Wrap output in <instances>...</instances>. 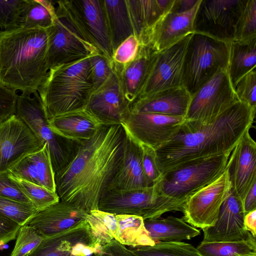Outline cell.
Here are the masks:
<instances>
[{
    "label": "cell",
    "mask_w": 256,
    "mask_h": 256,
    "mask_svg": "<svg viewBox=\"0 0 256 256\" xmlns=\"http://www.w3.org/2000/svg\"><path fill=\"white\" fill-rule=\"evenodd\" d=\"M142 154L140 144L126 132L122 160L108 190H126L150 186L143 170Z\"/></svg>",
    "instance_id": "22"
},
{
    "label": "cell",
    "mask_w": 256,
    "mask_h": 256,
    "mask_svg": "<svg viewBox=\"0 0 256 256\" xmlns=\"http://www.w3.org/2000/svg\"><path fill=\"white\" fill-rule=\"evenodd\" d=\"M238 101L228 69H222L191 96L184 118L208 123Z\"/></svg>",
    "instance_id": "11"
},
{
    "label": "cell",
    "mask_w": 256,
    "mask_h": 256,
    "mask_svg": "<svg viewBox=\"0 0 256 256\" xmlns=\"http://www.w3.org/2000/svg\"><path fill=\"white\" fill-rule=\"evenodd\" d=\"M9 172L14 176L40 185L36 166L29 155L22 160Z\"/></svg>",
    "instance_id": "48"
},
{
    "label": "cell",
    "mask_w": 256,
    "mask_h": 256,
    "mask_svg": "<svg viewBox=\"0 0 256 256\" xmlns=\"http://www.w3.org/2000/svg\"><path fill=\"white\" fill-rule=\"evenodd\" d=\"M239 101L256 108V70L254 68L241 78L234 86Z\"/></svg>",
    "instance_id": "42"
},
{
    "label": "cell",
    "mask_w": 256,
    "mask_h": 256,
    "mask_svg": "<svg viewBox=\"0 0 256 256\" xmlns=\"http://www.w3.org/2000/svg\"><path fill=\"white\" fill-rule=\"evenodd\" d=\"M48 48L46 29L0 30V84L22 92L37 91L49 71Z\"/></svg>",
    "instance_id": "3"
},
{
    "label": "cell",
    "mask_w": 256,
    "mask_h": 256,
    "mask_svg": "<svg viewBox=\"0 0 256 256\" xmlns=\"http://www.w3.org/2000/svg\"><path fill=\"white\" fill-rule=\"evenodd\" d=\"M145 228L155 242H178L190 240L200 233L196 228L187 223L182 218L168 216L144 220Z\"/></svg>",
    "instance_id": "27"
},
{
    "label": "cell",
    "mask_w": 256,
    "mask_h": 256,
    "mask_svg": "<svg viewBox=\"0 0 256 256\" xmlns=\"http://www.w3.org/2000/svg\"><path fill=\"white\" fill-rule=\"evenodd\" d=\"M198 0H174L172 10L182 12L191 9L197 2Z\"/></svg>",
    "instance_id": "53"
},
{
    "label": "cell",
    "mask_w": 256,
    "mask_h": 256,
    "mask_svg": "<svg viewBox=\"0 0 256 256\" xmlns=\"http://www.w3.org/2000/svg\"><path fill=\"white\" fill-rule=\"evenodd\" d=\"M38 212L32 204L20 202L0 196V214L20 226L28 224Z\"/></svg>",
    "instance_id": "38"
},
{
    "label": "cell",
    "mask_w": 256,
    "mask_h": 256,
    "mask_svg": "<svg viewBox=\"0 0 256 256\" xmlns=\"http://www.w3.org/2000/svg\"><path fill=\"white\" fill-rule=\"evenodd\" d=\"M130 108V104L122 90L118 72L113 65L111 74L92 93L84 111L102 125H112L120 124Z\"/></svg>",
    "instance_id": "18"
},
{
    "label": "cell",
    "mask_w": 256,
    "mask_h": 256,
    "mask_svg": "<svg viewBox=\"0 0 256 256\" xmlns=\"http://www.w3.org/2000/svg\"><path fill=\"white\" fill-rule=\"evenodd\" d=\"M87 213L74 204L60 200L38 212L28 224L45 238L76 225L85 220Z\"/></svg>",
    "instance_id": "23"
},
{
    "label": "cell",
    "mask_w": 256,
    "mask_h": 256,
    "mask_svg": "<svg viewBox=\"0 0 256 256\" xmlns=\"http://www.w3.org/2000/svg\"><path fill=\"white\" fill-rule=\"evenodd\" d=\"M230 44L192 33L184 58L183 86L191 96L219 70L228 69Z\"/></svg>",
    "instance_id": "8"
},
{
    "label": "cell",
    "mask_w": 256,
    "mask_h": 256,
    "mask_svg": "<svg viewBox=\"0 0 256 256\" xmlns=\"http://www.w3.org/2000/svg\"><path fill=\"white\" fill-rule=\"evenodd\" d=\"M126 136L121 124L102 125L82 141L72 160L54 174L60 200L87 212L98 210L121 164Z\"/></svg>",
    "instance_id": "1"
},
{
    "label": "cell",
    "mask_w": 256,
    "mask_h": 256,
    "mask_svg": "<svg viewBox=\"0 0 256 256\" xmlns=\"http://www.w3.org/2000/svg\"><path fill=\"white\" fill-rule=\"evenodd\" d=\"M184 204L162 194L157 182L141 188L108 190L101 198L98 210L114 214L139 216L144 220L160 218L168 212H182Z\"/></svg>",
    "instance_id": "7"
},
{
    "label": "cell",
    "mask_w": 256,
    "mask_h": 256,
    "mask_svg": "<svg viewBox=\"0 0 256 256\" xmlns=\"http://www.w3.org/2000/svg\"><path fill=\"white\" fill-rule=\"evenodd\" d=\"M102 246L84 220L62 232L45 237L26 256H90Z\"/></svg>",
    "instance_id": "16"
},
{
    "label": "cell",
    "mask_w": 256,
    "mask_h": 256,
    "mask_svg": "<svg viewBox=\"0 0 256 256\" xmlns=\"http://www.w3.org/2000/svg\"><path fill=\"white\" fill-rule=\"evenodd\" d=\"M89 58L49 70L37 90L48 121L84 110L94 90Z\"/></svg>",
    "instance_id": "4"
},
{
    "label": "cell",
    "mask_w": 256,
    "mask_h": 256,
    "mask_svg": "<svg viewBox=\"0 0 256 256\" xmlns=\"http://www.w3.org/2000/svg\"><path fill=\"white\" fill-rule=\"evenodd\" d=\"M0 196L20 202L32 204L11 179L9 171L0 174Z\"/></svg>",
    "instance_id": "46"
},
{
    "label": "cell",
    "mask_w": 256,
    "mask_h": 256,
    "mask_svg": "<svg viewBox=\"0 0 256 256\" xmlns=\"http://www.w3.org/2000/svg\"><path fill=\"white\" fill-rule=\"evenodd\" d=\"M56 18L54 2L46 0H23L18 26L46 29Z\"/></svg>",
    "instance_id": "31"
},
{
    "label": "cell",
    "mask_w": 256,
    "mask_h": 256,
    "mask_svg": "<svg viewBox=\"0 0 256 256\" xmlns=\"http://www.w3.org/2000/svg\"><path fill=\"white\" fill-rule=\"evenodd\" d=\"M20 227L14 221L0 214V247L14 240Z\"/></svg>",
    "instance_id": "49"
},
{
    "label": "cell",
    "mask_w": 256,
    "mask_h": 256,
    "mask_svg": "<svg viewBox=\"0 0 256 256\" xmlns=\"http://www.w3.org/2000/svg\"><path fill=\"white\" fill-rule=\"evenodd\" d=\"M242 202L245 215L256 210V183L250 188Z\"/></svg>",
    "instance_id": "51"
},
{
    "label": "cell",
    "mask_w": 256,
    "mask_h": 256,
    "mask_svg": "<svg viewBox=\"0 0 256 256\" xmlns=\"http://www.w3.org/2000/svg\"><path fill=\"white\" fill-rule=\"evenodd\" d=\"M44 237L28 224L21 226L10 256H26L36 248Z\"/></svg>",
    "instance_id": "39"
},
{
    "label": "cell",
    "mask_w": 256,
    "mask_h": 256,
    "mask_svg": "<svg viewBox=\"0 0 256 256\" xmlns=\"http://www.w3.org/2000/svg\"><path fill=\"white\" fill-rule=\"evenodd\" d=\"M256 66V36L230 44L228 72L233 87Z\"/></svg>",
    "instance_id": "29"
},
{
    "label": "cell",
    "mask_w": 256,
    "mask_h": 256,
    "mask_svg": "<svg viewBox=\"0 0 256 256\" xmlns=\"http://www.w3.org/2000/svg\"><path fill=\"white\" fill-rule=\"evenodd\" d=\"M134 35L138 38L170 11L174 0H126Z\"/></svg>",
    "instance_id": "28"
},
{
    "label": "cell",
    "mask_w": 256,
    "mask_h": 256,
    "mask_svg": "<svg viewBox=\"0 0 256 256\" xmlns=\"http://www.w3.org/2000/svg\"><path fill=\"white\" fill-rule=\"evenodd\" d=\"M29 156L36 166L40 185L56 192L54 172L47 144Z\"/></svg>",
    "instance_id": "37"
},
{
    "label": "cell",
    "mask_w": 256,
    "mask_h": 256,
    "mask_svg": "<svg viewBox=\"0 0 256 256\" xmlns=\"http://www.w3.org/2000/svg\"><path fill=\"white\" fill-rule=\"evenodd\" d=\"M256 36V0H248L238 20L234 40Z\"/></svg>",
    "instance_id": "40"
},
{
    "label": "cell",
    "mask_w": 256,
    "mask_h": 256,
    "mask_svg": "<svg viewBox=\"0 0 256 256\" xmlns=\"http://www.w3.org/2000/svg\"><path fill=\"white\" fill-rule=\"evenodd\" d=\"M231 152L190 160L166 172L158 182L161 194L185 203L224 172Z\"/></svg>",
    "instance_id": "5"
},
{
    "label": "cell",
    "mask_w": 256,
    "mask_h": 256,
    "mask_svg": "<svg viewBox=\"0 0 256 256\" xmlns=\"http://www.w3.org/2000/svg\"><path fill=\"white\" fill-rule=\"evenodd\" d=\"M15 114L40 140L47 144L54 174L72 160L81 142L66 138L52 130L38 91L22 92L18 96Z\"/></svg>",
    "instance_id": "6"
},
{
    "label": "cell",
    "mask_w": 256,
    "mask_h": 256,
    "mask_svg": "<svg viewBox=\"0 0 256 256\" xmlns=\"http://www.w3.org/2000/svg\"><path fill=\"white\" fill-rule=\"evenodd\" d=\"M44 144L16 114L0 124V174L9 171Z\"/></svg>",
    "instance_id": "17"
},
{
    "label": "cell",
    "mask_w": 256,
    "mask_h": 256,
    "mask_svg": "<svg viewBox=\"0 0 256 256\" xmlns=\"http://www.w3.org/2000/svg\"><path fill=\"white\" fill-rule=\"evenodd\" d=\"M192 34L154 52L145 81L134 102L163 90L183 86L184 58Z\"/></svg>",
    "instance_id": "12"
},
{
    "label": "cell",
    "mask_w": 256,
    "mask_h": 256,
    "mask_svg": "<svg viewBox=\"0 0 256 256\" xmlns=\"http://www.w3.org/2000/svg\"><path fill=\"white\" fill-rule=\"evenodd\" d=\"M184 119L154 113L130 112L122 118L120 124L138 143L156 150L175 136Z\"/></svg>",
    "instance_id": "14"
},
{
    "label": "cell",
    "mask_w": 256,
    "mask_h": 256,
    "mask_svg": "<svg viewBox=\"0 0 256 256\" xmlns=\"http://www.w3.org/2000/svg\"><path fill=\"white\" fill-rule=\"evenodd\" d=\"M85 220L90 224L102 246L118 238L116 214L95 210L88 212Z\"/></svg>",
    "instance_id": "34"
},
{
    "label": "cell",
    "mask_w": 256,
    "mask_h": 256,
    "mask_svg": "<svg viewBox=\"0 0 256 256\" xmlns=\"http://www.w3.org/2000/svg\"><path fill=\"white\" fill-rule=\"evenodd\" d=\"M55 2L56 18L53 24L46 28L49 70L101 54L88 41L56 1Z\"/></svg>",
    "instance_id": "9"
},
{
    "label": "cell",
    "mask_w": 256,
    "mask_h": 256,
    "mask_svg": "<svg viewBox=\"0 0 256 256\" xmlns=\"http://www.w3.org/2000/svg\"><path fill=\"white\" fill-rule=\"evenodd\" d=\"M230 190V184L225 170L212 182L188 198L182 208V218L195 228L203 229L213 226Z\"/></svg>",
    "instance_id": "15"
},
{
    "label": "cell",
    "mask_w": 256,
    "mask_h": 256,
    "mask_svg": "<svg viewBox=\"0 0 256 256\" xmlns=\"http://www.w3.org/2000/svg\"><path fill=\"white\" fill-rule=\"evenodd\" d=\"M23 0H0V28L8 30L18 27Z\"/></svg>",
    "instance_id": "44"
},
{
    "label": "cell",
    "mask_w": 256,
    "mask_h": 256,
    "mask_svg": "<svg viewBox=\"0 0 256 256\" xmlns=\"http://www.w3.org/2000/svg\"><path fill=\"white\" fill-rule=\"evenodd\" d=\"M104 4L114 51L124 40L134 35V30L126 0H104Z\"/></svg>",
    "instance_id": "30"
},
{
    "label": "cell",
    "mask_w": 256,
    "mask_h": 256,
    "mask_svg": "<svg viewBox=\"0 0 256 256\" xmlns=\"http://www.w3.org/2000/svg\"><path fill=\"white\" fill-rule=\"evenodd\" d=\"M248 0H200L193 33L230 44L234 40L240 18Z\"/></svg>",
    "instance_id": "10"
},
{
    "label": "cell",
    "mask_w": 256,
    "mask_h": 256,
    "mask_svg": "<svg viewBox=\"0 0 256 256\" xmlns=\"http://www.w3.org/2000/svg\"><path fill=\"white\" fill-rule=\"evenodd\" d=\"M191 94L184 86L163 90L134 102L130 112L186 116Z\"/></svg>",
    "instance_id": "24"
},
{
    "label": "cell",
    "mask_w": 256,
    "mask_h": 256,
    "mask_svg": "<svg viewBox=\"0 0 256 256\" xmlns=\"http://www.w3.org/2000/svg\"><path fill=\"white\" fill-rule=\"evenodd\" d=\"M242 201L230 190L223 202L213 226L202 229V242H226L245 240L252 234L246 228Z\"/></svg>",
    "instance_id": "21"
},
{
    "label": "cell",
    "mask_w": 256,
    "mask_h": 256,
    "mask_svg": "<svg viewBox=\"0 0 256 256\" xmlns=\"http://www.w3.org/2000/svg\"><path fill=\"white\" fill-rule=\"evenodd\" d=\"M116 217L118 225V242L132 248L155 244L145 228L142 217L129 214H116Z\"/></svg>",
    "instance_id": "32"
},
{
    "label": "cell",
    "mask_w": 256,
    "mask_h": 256,
    "mask_svg": "<svg viewBox=\"0 0 256 256\" xmlns=\"http://www.w3.org/2000/svg\"><path fill=\"white\" fill-rule=\"evenodd\" d=\"M200 0L190 10L182 12L171 10L138 38L140 44L158 52L194 32L195 16Z\"/></svg>",
    "instance_id": "19"
},
{
    "label": "cell",
    "mask_w": 256,
    "mask_h": 256,
    "mask_svg": "<svg viewBox=\"0 0 256 256\" xmlns=\"http://www.w3.org/2000/svg\"><path fill=\"white\" fill-rule=\"evenodd\" d=\"M154 52L140 44L136 58L118 72L124 94L130 104L137 98L145 81Z\"/></svg>",
    "instance_id": "25"
},
{
    "label": "cell",
    "mask_w": 256,
    "mask_h": 256,
    "mask_svg": "<svg viewBox=\"0 0 256 256\" xmlns=\"http://www.w3.org/2000/svg\"><path fill=\"white\" fill-rule=\"evenodd\" d=\"M244 223L246 229L254 236H256V210L251 211L244 216Z\"/></svg>",
    "instance_id": "52"
},
{
    "label": "cell",
    "mask_w": 256,
    "mask_h": 256,
    "mask_svg": "<svg viewBox=\"0 0 256 256\" xmlns=\"http://www.w3.org/2000/svg\"><path fill=\"white\" fill-rule=\"evenodd\" d=\"M230 190L243 202L256 183V143L247 130L232 150L226 164Z\"/></svg>",
    "instance_id": "20"
},
{
    "label": "cell",
    "mask_w": 256,
    "mask_h": 256,
    "mask_svg": "<svg viewBox=\"0 0 256 256\" xmlns=\"http://www.w3.org/2000/svg\"><path fill=\"white\" fill-rule=\"evenodd\" d=\"M130 250L138 256H202L193 246L182 242H158Z\"/></svg>",
    "instance_id": "36"
},
{
    "label": "cell",
    "mask_w": 256,
    "mask_h": 256,
    "mask_svg": "<svg viewBox=\"0 0 256 256\" xmlns=\"http://www.w3.org/2000/svg\"><path fill=\"white\" fill-rule=\"evenodd\" d=\"M142 151V164L144 175L151 186L158 182L162 174L156 162V150L142 144H140Z\"/></svg>",
    "instance_id": "45"
},
{
    "label": "cell",
    "mask_w": 256,
    "mask_h": 256,
    "mask_svg": "<svg viewBox=\"0 0 256 256\" xmlns=\"http://www.w3.org/2000/svg\"><path fill=\"white\" fill-rule=\"evenodd\" d=\"M94 90L99 88L109 78L113 70L112 60L98 54L89 58Z\"/></svg>",
    "instance_id": "43"
},
{
    "label": "cell",
    "mask_w": 256,
    "mask_h": 256,
    "mask_svg": "<svg viewBox=\"0 0 256 256\" xmlns=\"http://www.w3.org/2000/svg\"><path fill=\"white\" fill-rule=\"evenodd\" d=\"M239 256H256V251L251 252Z\"/></svg>",
    "instance_id": "54"
},
{
    "label": "cell",
    "mask_w": 256,
    "mask_h": 256,
    "mask_svg": "<svg viewBox=\"0 0 256 256\" xmlns=\"http://www.w3.org/2000/svg\"><path fill=\"white\" fill-rule=\"evenodd\" d=\"M255 114L256 108L238 101L210 122L184 119L175 136L156 150L162 174L190 160L231 152L252 128Z\"/></svg>",
    "instance_id": "2"
},
{
    "label": "cell",
    "mask_w": 256,
    "mask_h": 256,
    "mask_svg": "<svg viewBox=\"0 0 256 256\" xmlns=\"http://www.w3.org/2000/svg\"><path fill=\"white\" fill-rule=\"evenodd\" d=\"M94 256H138L130 248L113 240L100 248Z\"/></svg>",
    "instance_id": "50"
},
{
    "label": "cell",
    "mask_w": 256,
    "mask_h": 256,
    "mask_svg": "<svg viewBox=\"0 0 256 256\" xmlns=\"http://www.w3.org/2000/svg\"><path fill=\"white\" fill-rule=\"evenodd\" d=\"M16 91L0 84V124L15 114Z\"/></svg>",
    "instance_id": "47"
},
{
    "label": "cell",
    "mask_w": 256,
    "mask_h": 256,
    "mask_svg": "<svg viewBox=\"0 0 256 256\" xmlns=\"http://www.w3.org/2000/svg\"><path fill=\"white\" fill-rule=\"evenodd\" d=\"M138 38L132 35L122 42L114 50L112 58L114 66L120 69L137 56L140 47Z\"/></svg>",
    "instance_id": "41"
},
{
    "label": "cell",
    "mask_w": 256,
    "mask_h": 256,
    "mask_svg": "<svg viewBox=\"0 0 256 256\" xmlns=\"http://www.w3.org/2000/svg\"><path fill=\"white\" fill-rule=\"evenodd\" d=\"M196 248L202 256H239L256 251V238L252 235L240 241L201 242Z\"/></svg>",
    "instance_id": "33"
},
{
    "label": "cell",
    "mask_w": 256,
    "mask_h": 256,
    "mask_svg": "<svg viewBox=\"0 0 256 256\" xmlns=\"http://www.w3.org/2000/svg\"><path fill=\"white\" fill-rule=\"evenodd\" d=\"M48 122L55 134L78 142L89 139L102 126L84 110L57 116Z\"/></svg>",
    "instance_id": "26"
},
{
    "label": "cell",
    "mask_w": 256,
    "mask_h": 256,
    "mask_svg": "<svg viewBox=\"0 0 256 256\" xmlns=\"http://www.w3.org/2000/svg\"><path fill=\"white\" fill-rule=\"evenodd\" d=\"M10 176L37 211H42L60 201L57 193L45 187L14 176Z\"/></svg>",
    "instance_id": "35"
},
{
    "label": "cell",
    "mask_w": 256,
    "mask_h": 256,
    "mask_svg": "<svg viewBox=\"0 0 256 256\" xmlns=\"http://www.w3.org/2000/svg\"><path fill=\"white\" fill-rule=\"evenodd\" d=\"M81 32L102 54L112 60L114 54L104 0H58Z\"/></svg>",
    "instance_id": "13"
}]
</instances>
